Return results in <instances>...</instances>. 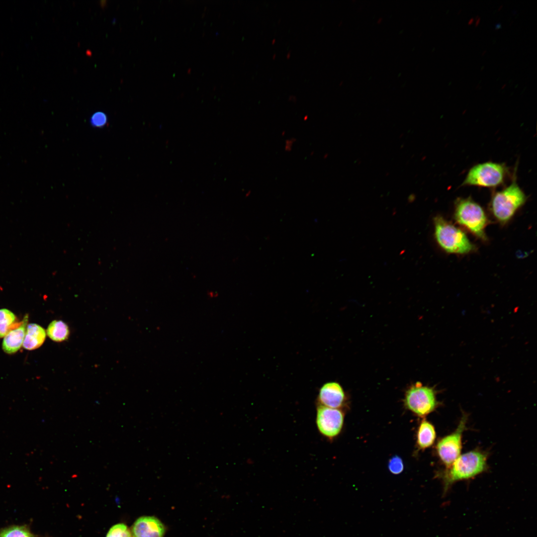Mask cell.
Returning a JSON list of instances; mask_svg holds the SVG:
<instances>
[{"mask_svg":"<svg viewBox=\"0 0 537 537\" xmlns=\"http://www.w3.org/2000/svg\"><path fill=\"white\" fill-rule=\"evenodd\" d=\"M526 200V195L517 183L514 174L510 185L493 194L490 201V210L499 223L505 224L525 204Z\"/></svg>","mask_w":537,"mask_h":537,"instance_id":"7a4b0ae2","label":"cell"},{"mask_svg":"<svg viewBox=\"0 0 537 537\" xmlns=\"http://www.w3.org/2000/svg\"><path fill=\"white\" fill-rule=\"evenodd\" d=\"M251 191H250V190H249L247 193H246V196L248 197L249 195H250V193H251Z\"/></svg>","mask_w":537,"mask_h":537,"instance_id":"cb8c5ba5","label":"cell"},{"mask_svg":"<svg viewBox=\"0 0 537 537\" xmlns=\"http://www.w3.org/2000/svg\"><path fill=\"white\" fill-rule=\"evenodd\" d=\"M0 537H34L25 526H14L0 531Z\"/></svg>","mask_w":537,"mask_h":537,"instance_id":"2e32d148","label":"cell"},{"mask_svg":"<svg viewBox=\"0 0 537 537\" xmlns=\"http://www.w3.org/2000/svg\"><path fill=\"white\" fill-rule=\"evenodd\" d=\"M501 28V24L500 23H498L495 26V29L496 30L500 29Z\"/></svg>","mask_w":537,"mask_h":537,"instance_id":"603a6c76","label":"cell"},{"mask_svg":"<svg viewBox=\"0 0 537 537\" xmlns=\"http://www.w3.org/2000/svg\"><path fill=\"white\" fill-rule=\"evenodd\" d=\"M461 9L459 10V11H458L457 14L459 15L461 13Z\"/></svg>","mask_w":537,"mask_h":537,"instance_id":"f546056e","label":"cell"},{"mask_svg":"<svg viewBox=\"0 0 537 537\" xmlns=\"http://www.w3.org/2000/svg\"><path fill=\"white\" fill-rule=\"evenodd\" d=\"M107 117L102 112L98 111L92 115L91 118V122L95 126L104 125L106 122Z\"/></svg>","mask_w":537,"mask_h":537,"instance_id":"d6986e66","label":"cell"},{"mask_svg":"<svg viewBox=\"0 0 537 537\" xmlns=\"http://www.w3.org/2000/svg\"><path fill=\"white\" fill-rule=\"evenodd\" d=\"M307 118H308V115H305L303 118V120H305V121L307 120Z\"/></svg>","mask_w":537,"mask_h":537,"instance_id":"484cf974","label":"cell"},{"mask_svg":"<svg viewBox=\"0 0 537 537\" xmlns=\"http://www.w3.org/2000/svg\"><path fill=\"white\" fill-rule=\"evenodd\" d=\"M344 422V413L342 409L317 404L316 424L322 436L329 440L336 438L342 431Z\"/></svg>","mask_w":537,"mask_h":537,"instance_id":"ba28073f","label":"cell"},{"mask_svg":"<svg viewBox=\"0 0 537 537\" xmlns=\"http://www.w3.org/2000/svg\"><path fill=\"white\" fill-rule=\"evenodd\" d=\"M106 537H133L131 531L128 527L119 523L112 526L108 532Z\"/></svg>","mask_w":537,"mask_h":537,"instance_id":"e0dca14e","label":"cell"},{"mask_svg":"<svg viewBox=\"0 0 537 537\" xmlns=\"http://www.w3.org/2000/svg\"><path fill=\"white\" fill-rule=\"evenodd\" d=\"M436 432L434 425L426 419L420 423L417 433V445L419 449L431 447L435 442Z\"/></svg>","mask_w":537,"mask_h":537,"instance_id":"4fadbf2b","label":"cell"},{"mask_svg":"<svg viewBox=\"0 0 537 537\" xmlns=\"http://www.w3.org/2000/svg\"><path fill=\"white\" fill-rule=\"evenodd\" d=\"M48 336L53 341L61 342L67 340L70 334L68 325L61 320H54L48 326Z\"/></svg>","mask_w":537,"mask_h":537,"instance_id":"5bb4252c","label":"cell"},{"mask_svg":"<svg viewBox=\"0 0 537 537\" xmlns=\"http://www.w3.org/2000/svg\"><path fill=\"white\" fill-rule=\"evenodd\" d=\"M506 84L503 85V86L501 88V89L502 90L504 89L506 87Z\"/></svg>","mask_w":537,"mask_h":537,"instance_id":"83f0119b","label":"cell"},{"mask_svg":"<svg viewBox=\"0 0 537 537\" xmlns=\"http://www.w3.org/2000/svg\"><path fill=\"white\" fill-rule=\"evenodd\" d=\"M456 221L478 238L487 240L485 233L488 220L483 208L470 197L458 198L455 201Z\"/></svg>","mask_w":537,"mask_h":537,"instance_id":"277c9868","label":"cell"},{"mask_svg":"<svg viewBox=\"0 0 537 537\" xmlns=\"http://www.w3.org/2000/svg\"><path fill=\"white\" fill-rule=\"evenodd\" d=\"M317 404L332 408L340 409L345 405L347 397L342 386L336 382L323 384L319 391Z\"/></svg>","mask_w":537,"mask_h":537,"instance_id":"9c48e42d","label":"cell"},{"mask_svg":"<svg viewBox=\"0 0 537 537\" xmlns=\"http://www.w3.org/2000/svg\"><path fill=\"white\" fill-rule=\"evenodd\" d=\"M435 238L439 246L445 252L454 254H466L474 249V246L465 233L442 216L434 218Z\"/></svg>","mask_w":537,"mask_h":537,"instance_id":"3957f363","label":"cell"},{"mask_svg":"<svg viewBox=\"0 0 537 537\" xmlns=\"http://www.w3.org/2000/svg\"><path fill=\"white\" fill-rule=\"evenodd\" d=\"M467 420L468 415L463 413L455 430L440 439L436 446L438 456L446 467L451 464L460 455L462 436Z\"/></svg>","mask_w":537,"mask_h":537,"instance_id":"52a82bcc","label":"cell"},{"mask_svg":"<svg viewBox=\"0 0 537 537\" xmlns=\"http://www.w3.org/2000/svg\"><path fill=\"white\" fill-rule=\"evenodd\" d=\"M15 314L8 309H0V338L4 337L11 329L18 325Z\"/></svg>","mask_w":537,"mask_h":537,"instance_id":"9a60e30c","label":"cell"},{"mask_svg":"<svg viewBox=\"0 0 537 537\" xmlns=\"http://www.w3.org/2000/svg\"><path fill=\"white\" fill-rule=\"evenodd\" d=\"M131 532L133 537H164L166 528L157 517L146 516L135 521Z\"/></svg>","mask_w":537,"mask_h":537,"instance_id":"30bf717a","label":"cell"},{"mask_svg":"<svg viewBox=\"0 0 537 537\" xmlns=\"http://www.w3.org/2000/svg\"><path fill=\"white\" fill-rule=\"evenodd\" d=\"M503 5H500V6L499 7V8H498V11H500V10H501V9H502V8H503Z\"/></svg>","mask_w":537,"mask_h":537,"instance_id":"d4e9b609","label":"cell"},{"mask_svg":"<svg viewBox=\"0 0 537 537\" xmlns=\"http://www.w3.org/2000/svg\"><path fill=\"white\" fill-rule=\"evenodd\" d=\"M437 393L434 387L416 382L406 390L403 399L404 406L417 416L424 418L438 407Z\"/></svg>","mask_w":537,"mask_h":537,"instance_id":"5b68a950","label":"cell"},{"mask_svg":"<svg viewBox=\"0 0 537 537\" xmlns=\"http://www.w3.org/2000/svg\"><path fill=\"white\" fill-rule=\"evenodd\" d=\"M475 21H475V27H477V26H478L479 24V23H480V17H479V18H478V19H477V20H476Z\"/></svg>","mask_w":537,"mask_h":537,"instance_id":"7402d4cb","label":"cell"},{"mask_svg":"<svg viewBox=\"0 0 537 537\" xmlns=\"http://www.w3.org/2000/svg\"><path fill=\"white\" fill-rule=\"evenodd\" d=\"M28 321V316L26 315L18 325L10 330L4 337L2 348L8 354L17 352L22 346L26 329Z\"/></svg>","mask_w":537,"mask_h":537,"instance_id":"8fae6325","label":"cell"},{"mask_svg":"<svg viewBox=\"0 0 537 537\" xmlns=\"http://www.w3.org/2000/svg\"><path fill=\"white\" fill-rule=\"evenodd\" d=\"M388 467L390 472L394 474L401 473L404 469V463L402 458L398 456H394L391 458L388 463Z\"/></svg>","mask_w":537,"mask_h":537,"instance_id":"ac0fdd59","label":"cell"},{"mask_svg":"<svg viewBox=\"0 0 537 537\" xmlns=\"http://www.w3.org/2000/svg\"><path fill=\"white\" fill-rule=\"evenodd\" d=\"M507 173L504 164L487 162L470 169L462 185L495 187L503 183Z\"/></svg>","mask_w":537,"mask_h":537,"instance_id":"8992f818","label":"cell"},{"mask_svg":"<svg viewBox=\"0 0 537 537\" xmlns=\"http://www.w3.org/2000/svg\"><path fill=\"white\" fill-rule=\"evenodd\" d=\"M488 455L480 449L460 454L451 464L438 474L444 493L457 481L472 478L487 469Z\"/></svg>","mask_w":537,"mask_h":537,"instance_id":"6da1fadb","label":"cell"},{"mask_svg":"<svg viewBox=\"0 0 537 537\" xmlns=\"http://www.w3.org/2000/svg\"><path fill=\"white\" fill-rule=\"evenodd\" d=\"M296 139L294 138H291L287 139L285 141L284 150L286 152H290L291 151L294 143L295 142Z\"/></svg>","mask_w":537,"mask_h":537,"instance_id":"ffe728a7","label":"cell"},{"mask_svg":"<svg viewBox=\"0 0 537 537\" xmlns=\"http://www.w3.org/2000/svg\"><path fill=\"white\" fill-rule=\"evenodd\" d=\"M46 332L40 325L30 323L27 325L22 346L28 350L39 348L44 342Z\"/></svg>","mask_w":537,"mask_h":537,"instance_id":"7c38bea8","label":"cell"},{"mask_svg":"<svg viewBox=\"0 0 537 537\" xmlns=\"http://www.w3.org/2000/svg\"><path fill=\"white\" fill-rule=\"evenodd\" d=\"M285 132L284 131H283L282 132V133H281V135H282V136H284V134H285Z\"/></svg>","mask_w":537,"mask_h":537,"instance_id":"f1b7e54d","label":"cell"},{"mask_svg":"<svg viewBox=\"0 0 537 537\" xmlns=\"http://www.w3.org/2000/svg\"><path fill=\"white\" fill-rule=\"evenodd\" d=\"M474 21V18L471 17V18L469 19V20H468V21L467 22L468 25H471L473 23Z\"/></svg>","mask_w":537,"mask_h":537,"instance_id":"44dd1931","label":"cell"},{"mask_svg":"<svg viewBox=\"0 0 537 537\" xmlns=\"http://www.w3.org/2000/svg\"><path fill=\"white\" fill-rule=\"evenodd\" d=\"M486 50H484V51H483V52H482V56H484V54H485L486 53Z\"/></svg>","mask_w":537,"mask_h":537,"instance_id":"4316f807","label":"cell"}]
</instances>
